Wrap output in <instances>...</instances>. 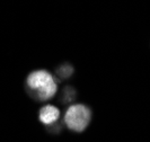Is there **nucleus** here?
<instances>
[{"label": "nucleus", "mask_w": 150, "mask_h": 142, "mask_svg": "<svg viewBox=\"0 0 150 142\" xmlns=\"http://www.w3.org/2000/svg\"><path fill=\"white\" fill-rule=\"evenodd\" d=\"M60 117V110L53 105H45L41 108L38 119L44 125H53L55 124Z\"/></svg>", "instance_id": "3"}, {"label": "nucleus", "mask_w": 150, "mask_h": 142, "mask_svg": "<svg viewBox=\"0 0 150 142\" xmlns=\"http://www.w3.org/2000/svg\"><path fill=\"white\" fill-rule=\"evenodd\" d=\"M91 120L90 110L83 104L71 105L64 114L63 122L66 126L75 132H83L89 125Z\"/></svg>", "instance_id": "2"}, {"label": "nucleus", "mask_w": 150, "mask_h": 142, "mask_svg": "<svg viewBox=\"0 0 150 142\" xmlns=\"http://www.w3.org/2000/svg\"><path fill=\"white\" fill-rule=\"evenodd\" d=\"M26 90L30 97L38 102H44L54 97L58 90V83L52 73H50L49 71L36 70L27 76Z\"/></svg>", "instance_id": "1"}, {"label": "nucleus", "mask_w": 150, "mask_h": 142, "mask_svg": "<svg viewBox=\"0 0 150 142\" xmlns=\"http://www.w3.org/2000/svg\"><path fill=\"white\" fill-rule=\"evenodd\" d=\"M74 73V68L70 64H62L60 68H58L57 70V75L60 77L61 79H67L69 77H71Z\"/></svg>", "instance_id": "4"}, {"label": "nucleus", "mask_w": 150, "mask_h": 142, "mask_svg": "<svg viewBox=\"0 0 150 142\" xmlns=\"http://www.w3.org/2000/svg\"><path fill=\"white\" fill-rule=\"evenodd\" d=\"M62 97H61V102L62 103H69L71 100H74L75 98V89L71 87H66L64 89L62 90Z\"/></svg>", "instance_id": "5"}]
</instances>
